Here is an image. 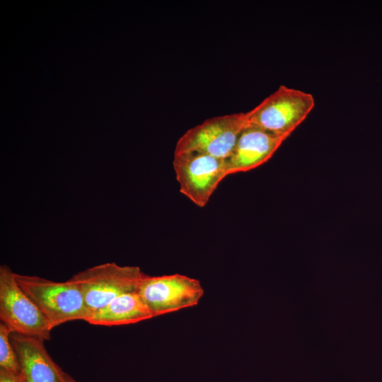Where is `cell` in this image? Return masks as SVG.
<instances>
[{"label": "cell", "instance_id": "obj_4", "mask_svg": "<svg viewBox=\"0 0 382 382\" xmlns=\"http://www.w3.org/2000/svg\"><path fill=\"white\" fill-rule=\"evenodd\" d=\"M0 319L12 332L50 340L51 330L45 317L18 285L15 272L6 265L0 266Z\"/></svg>", "mask_w": 382, "mask_h": 382}, {"label": "cell", "instance_id": "obj_9", "mask_svg": "<svg viewBox=\"0 0 382 382\" xmlns=\"http://www.w3.org/2000/svg\"><path fill=\"white\" fill-rule=\"evenodd\" d=\"M24 382H59V366L48 354L44 341L15 332L10 335Z\"/></svg>", "mask_w": 382, "mask_h": 382}, {"label": "cell", "instance_id": "obj_8", "mask_svg": "<svg viewBox=\"0 0 382 382\" xmlns=\"http://www.w3.org/2000/svg\"><path fill=\"white\" fill-rule=\"evenodd\" d=\"M284 140L247 123L226 159L228 175L248 171L266 163Z\"/></svg>", "mask_w": 382, "mask_h": 382}, {"label": "cell", "instance_id": "obj_5", "mask_svg": "<svg viewBox=\"0 0 382 382\" xmlns=\"http://www.w3.org/2000/svg\"><path fill=\"white\" fill-rule=\"evenodd\" d=\"M246 125L245 112L207 119L178 139L174 154L194 151L226 160Z\"/></svg>", "mask_w": 382, "mask_h": 382}, {"label": "cell", "instance_id": "obj_11", "mask_svg": "<svg viewBox=\"0 0 382 382\" xmlns=\"http://www.w3.org/2000/svg\"><path fill=\"white\" fill-rule=\"evenodd\" d=\"M11 332L9 328L0 323V368L21 375L18 357L10 339Z\"/></svg>", "mask_w": 382, "mask_h": 382}, {"label": "cell", "instance_id": "obj_13", "mask_svg": "<svg viewBox=\"0 0 382 382\" xmlns=\"http://www.w3.org/2000/svg\"><path fill=\"white\" fill-rule=\"evenodd\" d=\"M59 382H76L72 377L68 374L64 372L61 367L59 369Z\"/></svg>", "mask_w": 382, "mask_h": 382}, {"label": "cell", "instance_id": "obj_6", "mask_svg": "<svg viewBox=\"0 0 382 382\" xmlns=\"http://www.w3.org/2000/svg\"><path fill=\"white\" fill-rule=\"evenodd\" d=\"M173 167L180 192L203 207L228 175L226 159L199 152L174 154Z\"/></svg>", "mask_w": 382, "mask_h": 382}, {"label": "cell", "instance_id": "obj_1", "mask_svg": "<svg viewBox=\"0 0 382 382\" xmlns=\"http://www.w3.org/2000/svg\"><path fill=\"white\" fill-rule=\"evenodd\" d=\"M15 278L37 306L50 330L69 321H85L91 313L80 287L71 278L55 282L18 273H15Z\"/></svg>", "mask_w": 382, "mask_h": 382}, {"label": "cell", "instance_id": "obj_2", "mask_svg": "<svg viewBox=\"0 0 382 382\" xmlns=\"http://www.w3.org/2000/svg\"><path fill=\"white\" fill-rule=\"evenodd\" d=\"M315 105L312 94L280 86L251 110L247 123L285 140L307 117Z\"/></svg>", "mask_w": 382, "mask_h": 382}, {"label": "cell", "instance_id": "obj_3", "mask_svg": "<svg viewBox=\"0 0 382 382\" xmlns=\"http://www.w3.org/2000/svg\"><path fill=\"white\" fill-rule=\"evenodd\" d=\"M146 275L137 266L106 262L80 271L71 279L80 287L91 313L120 295L137 291Z\"/></svg>", "mask_w": 382, "mask_h": 382}, {"label": "cell", "instance_id": "obj_7", "mask_svg": "<svg viewBox=\"0 0 382 382\" xmlns=\"http://www.w3.org/2000/svg\"><path fill=\"white\" fill-rule=\"evenodd\" d=\"M137 292L154 317L198 304L204 295L199 280L180 274H146Z\"/></svg>", "mask_w": 382, "mask_h": 382}, {"label": "cell", "instance_id": "obj_12", "mask_svg": "<svg viewBox=\"0 0 382 382\" xmlns=\"http://www.w3.org/2000/svg\"><path fill=\"white\" fill-rule=\"evenodd\" d=\"M0 382H24L21 375L13 374L7 370L0 368Z\"/></svg>", "mask_w": 382, "mask_h": 382}, {"label": "cell", "instance_id": "obj_10", "mask_svg": "<svg viewBox=\"0 0 382 382\" xmlns=\"http://www.w3.org/2000/svg\"><path fill=\"white\" fill-rule=\"evenodd\" d=\"M154 317L138 292L134 291L117 296L91 313L85 321L95 325L114 326L136 323Z\"/></svg>", "mask_w": 382, "mask_h": 382}]
</instances>
